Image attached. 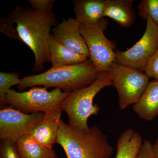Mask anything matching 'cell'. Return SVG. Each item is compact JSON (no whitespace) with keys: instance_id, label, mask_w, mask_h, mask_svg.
I'll return each instance as SVG.
<instances>
[{"instance_id":"1","label":"cell","mask_w":158,"mask_h":158,"mask_svg":"<svg viewBox=\"0 0 158 158\" xmlns=\"http://www.w3.org/2000/svg\"><path fill=\"white\" fill-rule=\"evenodd\" d=\"M14 24L18 40L31 49L35 58L32 71H42L45 63L50 62L49 45L51 30L58 24L53 13L43 16L29 6H15L7 15Z\"/></svg>"},{"instance_id":"2","label":"cell","mask_w":158,"mask_h":158,"mask_svg":"<svg viewBox=\"0 0 158 158\" xmlns=\"http://www.w3.org/2000/svg\"><path fill=\"white\" fill-rule=\"evenodd\" d=\"M99 72L90 59L77 65L51 67L43 73L26 76L18 85L19 90L30 87L43 86L55 88L65 92L88 87L98 77Z\"/></svg>"},{"instance_id":"3","label":"cell","mask_w":158,"mask_h":158,"mask_svg":"<svg viewBox=\"0 0 158 158\" xmlns=\"http://www.w3.org/2000/svg\"><path fill=\"white\" fill-rule=\"evenodd\" d=\"M56 143L67 158H110L113 153L107 136L96 125L82 131L71 127L61 119Z\"/></svg>"},{"instance_id":"4","label":"cell","mask_w":158,"mask_h":158,"mask_svg":"<svg viewBox=\"0 0 158 158\" xmlns=\"http://www.w3.org/2000/svg\"><path fill=\"white\" fill-rule=\"evenodd\" d=\"M112 86V77L109 71L101 72L96 80L88 87L69 92L61 104L67 114L68 125L76 129L88 131V118L97 115L100 109L94 105V97L103 89Z\"/></svg>"},{"instance_id":"5","label":"cell","mask_w":158,"mask_h":158,"mask_svg":"<svg viewBox=\"0 0 158 158\" xmlns=\"http://www.w3.org/2000/svg\"><path fill=\"white\" fill-rule=\"evenodd\" d=\"M69 92L58 88L48 91L46 87L37 86L23 92L10 89L6 93V104L24 113H45L62 110L61 104Z\"/></svg>"},{"instance_id":"6","label":"cell","mask_w":158,"mask_h":158,"mask_svg":"<svg viewBox=\"0 0 158 158\" xmlns=\"http://www.w3.org/2000/svg\"><path fill=\"white\" fill-rule=\"evenodd\" d=\"M108 25L104 18L94 24L80 25V32L89 50V59L99 72L109 71L116 62V44L104 34Z\"/></svg>"},{"instance_id":"7","label":"cell","mask_w":158,"mask_h":158,"mask_svg":"<svg viewBox=\"0 0 158 158\" xmlns=\"http://www.w3.org/2000/svg\"><path fill=\"white\" fill-rule=\"evenodd\" d=\"M109 71L112 77V86L118 93L121 110L136 104L150 82L144 73L116 62L110 66Z\"/></svg>"},{"instance_id":"8","label":"cell","mask_w":158,"mask_h":158,"mask_svg":"<svg viewBox=\"0 0 158 158\" xmlns=\"http://www.w3.org/2000/svg\"><path fill=\"white\" fill-rule=\"evenodd\" d=\"M146 22L144 35L138 42L127 50L116 51L117 63L144 71L158 48V26L150 18H148Z\"/></svg>"},{"instance_id":"9","label":"cell","mask_w":158,"mask_h":158,"mask_svg":"<svg viewBox=\"0 0 158 158\" xmlns=\"http://www.w3.org/2000/svg\"><path fill=\"white\" fill-rule=\"evenodd\" d=\"M44 113H25L9 107L0 110V139L16 143L29 128L41 121Z\"/></svg>"},{"instance_id":"10","label":"cell","mask_w":158,"mask_h":158,"mask_svg":"<svg viewBox=\"0 0 158 158\" xmlns=\"http://www.w3.org/2000/svg\"><path fill=\"white\" fill-rule=\"evenodd\" d=\"M80 25L76 19L69 17L52 29V34L62 45L89 58V50L80 32Z\"/></svg>"},{"instance_id":"11","label":"cell","mask_w":158,"mask_h":158,"mask_svg":"<svg viewBox=\"0 0 158 158\" xmlns=\"http://www.w3.org/2000/svg\"><path fill=\"white\" fill-rule=\"evenodd\" d=\"M62 111L59 110L44 113L42 120L29 128L25 134L44 147L52 148L56 143Z\"/></svg>"},{"instance_id":"12","label":"cell","mask_w":158,"mask_h":158,"mask_svg":"<svg viewBox=\"0 0 158 158\" xmlns=\"http://www.w3.org/2000/svg\"><path fill=\"white\" fill-rule=\"evenodd\" d=\"M76 19L80 24H94L103 18L107 0H73Z\"/></svg>"},{"instance_id":"13","label":"cell","mask_w":158,"mask_h":158,"mask_svg":"<svg viewBox=\"0 0 158 158\" xmlns=\"http://www.w3.org/2000/svg\"><path fill=\"white\" fill-rule=\"evenodd\" d=\"M133 109L138 117L146 121L158 116V80L149 82Z\"/></svg>"},{"instance_id":"14","label":"cell","mask_w":158,"mask_h":158,"mask_svg":"<svg viewBox=\"0 0 158 158\" xmlns=\"http://www.w3.org/2000/svg\"><path fill=\"white\" fill-rule=\"evenodd\" d=\"M133 0H107L103 17H108L124 27H131L135 19Z\"/></svg>"},{"instance_id":"15","label":"cell","mask_w":158,"mask_h":158,"mask_svg":"<svg viewBox=\"0 0 158 158\" xmlns=\"http://www.w3.org/2000/svg\"><path fill=\"white\" fill-rule=\"evenodd\" d=\"M49 54L52 67L77 65L89 59L62 45L52 34L50 41Z\"/></svg>"},{"instance_id":"16","label":"cell","mask_w":158,"mask_h":158,"mask_svg":"<svg viewBox=\"0 0 158 158\" xmlns=\"http://www.w3.org/2000/svg\"><path fill=\"white\" fill-rule=\"evenodd\" d=\"M143 142L138 132L132 128L125 130L117 140L116 158H137Z\"/></svg>"},{"instance_id":"17","label":"cell","mask_w":158,"mask_h":158,"mask_svg":"<svg viewBox=\"0 0 158 158\" xmlns=\"http://www.w3.org/2000/svg\"><path fill=\"white\" fill-rule=\"evenodd\" d=\"M21 158H58L52 148L40 144L27 134H24L15 143Z\"/></svg>"},{"instance_id":"18","label":"cell","mask_w":158,"mask_h":158,"mask_svg":"<svg viewBox=\"0 0 158 158\" xmlns=\"http://www.w3.org/2000/svg\"><path fill=\"white\" fill-rule=\"evenodd\" d=\"M19 73H17L0 72V102L1 106L7 105L6 96V93L11 87L19 85L21 79Z\"/></svg>"},{"instance_id":"19","label":"cell","mask_w":158,"mask_h":158,"mask_svg":"<svg viewBox=\"0 0 158 158\" xmlns=\"http://www.w3.org/2000/svg\"><path fill=\"white\" fill-rule=\"evenodd\" d=\"M138 9L139 16L146 20L150 18L158 26V0H141Z\"/></svg>"},{"instance_id":"20","label":"cell","mask_w":158,"mask_h":158,"mask_svg":"<svg viewBox=\"0 0 158 158\" xmlns=\"http://www.w3.org/2000/svg\"><path fill=\"white\" fill-rule=\"evenodd\" d=\"M32 9L35 12L43 16L52 14V11L55 1L54 0H28Z\"/></svg>"},{"instance_id":"21","label":"cell","mask_w":158,"mask_h":158,"mask_svg":"<svg viewBox=\"0 0 158 158\" xmlns=\"http://www.w3.org/2000/svg\"><path fill=\"white\" fill-rule=\"evenodd\" d=\"M0 152V158H21L19 155L15 143L10 140H2Z\"/></svg>"},{"instance_id":"22","label":"cell","mask_w":158,"mask_h":158,"mask_svg":"<svg viewBox=\"0 0 158 158\" xmlns=\"http://www.w3.org/2000/svg\"><path fill=\"white\" fill-rule=\"evenodd\" d=\"M144 73L148 78H153L158 80V48L147 63Z\"/></svg>"},{"instance_id":"23","label":"cell","mask_w":158,"mask_h":158,"mask_svg":"<svg viewBox=\"0 0 158 158\" xmlns=\"http://www.w3.org/2000/svg\"><path fill=\"white\" fill-rule=\"evenodd\" d=\"M137 158H156L152 144L148 140H144Z\"/></svg>"},{"instance_id":"24","label":"cell","mask_w":158,"mask_h":158,"mask_svg":"<svg viewBox=\"0 0 158 158\" xmlns=\"http://www.w3.org/2000/svg\"><path fill=\"white\" fill-rule=\"evenodd\" d=\"M152 148L156 158H158V137L155 143L152 144Z\"/></svg>"}]
</instances>
